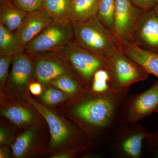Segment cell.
Wrapping results in <instances>:
<instances>
[{
	"instance_id": "obj_1",
	"label": "cell",
	"mask_w": 158,
	"mask_h": 158,
	"mask_svg": "<svg viewBox=\"0 0 158 158\" xmlns=\"http://www.w3.org/2000/svg\"><path fill=\"white\" fill-rule=\"evenodd\" d=\"M129 90L97 93L85 88L78 96L55 108L83 130L93 149L106 145L118 124L120 107Z\"/></svg>"
},
{
	"instance_id": "obj_2",
	"label": "cell",
	"mask_w": 158,
	"mask_h": 158,
	"mask_svg": "<svg viewBox=\"0 0 158 158\" xmlns=\"http://www.w3.org/2000/svg\"><path fill=\"white\" fill-rule=\"evenodd\" d=\"M27 101L37 109L48 126L50 139L46 154L50 155L60 150L74 147L88 146L90 148L88 137L83 130L70 119L69 121L56 108L46 106L31 94Z\"/></svg>"
},
{
	"instance_id": "obj_3",
	"label": "cell",
	"mask_w": 158,
	"mask_h": 158,
	"mask_svg": "<svg viewBox=\"0 0 158 158\" xmlns=\"http://www.w3.org/2000/svg\"><path fill=\"white\" fill-rule=\"evenodd\" d=\"M73 23L75 42L81 47L104 58L120 49L121 40L100 21L97 15Z\"/></svg>"
},
{
	"instance_id": "obj_4",
	"label": "cell",
	"mask_w": 158,
	"mask_h": 158,
	"mask_svg": "<svg viewBox=\"0 0 158 158\" xmlns=\"http://www.w3.org/2000/svg\"><path fill=\"white\" fill-rule=\"evenodd\" d=\"M148 132L141 123H119L108 139L106 145L114 157L141 158Z\"/></svg>"
},
{
	"instance_id": "obj_5",
	"label": "cell",
	"mask_w": 158,
	"mask_h": 158,
	"mask_svg": "<svg viewBox=\"0 0 158 158\" xmlns=\"http://www.w3.org/2000/svg\"><path fill=\"white\" fill-rule=\"evenodd\" d=\"M105 59L113 90H129L132 84L145 81L149 76L143 67L120 49Z\"/></svg>"
},
{
	"instance_id": "obj_6",
	"label": "cell",
	"mask_w": 158,
	"mask_h": 158,
	"mask_svg": "<svg viewBox=\"0 0 158 158\" xmlns=\"http://www.w3.org/2000/svg\"><path fill=\"white\" fill-rule=\"evenodd\" d=\"M35 81V66L31 55L25 52L16 54L12 57L11 70L3 94L27 101L31 94L30 85Z\"/></svg>"
},
{
	"instance_id": "obj_7",
	"label": "cell",
	"mask_w": 158,
	"mask_h": 158,
	"mask_svg": "<svg viewBox=\"0 0 158 158\" xmlns=\"http://www.w3.org/2000/svg\"><path fill=\"white\" fill-rule=\"evenodd\" d=\"M75 41L73 23L53 21L35 39L26 46L25 52L32 55L56 52Z\"/></svg>"
},
{
	"instance_id": "obj_8",
	"label": "cell",
	"mask_w": 158,
	"mask_h": 158,
	"mask_svg": "<svg viewBox=\"0 0 158 158\" xmlns=\"http://www.w3.org/2000/svg\"><path fill=\"white\" fill-rule=\"evenodd\" d=\"M56 52L69 63L85 88L90 86L97 71L106 66L105 58L81 47L75 41Z\"/></svg>"
},
{
	"instance_id": "obj_9",
	"label": "cell",
	"mask_w": 158,
	"mask_h": 158,
	"mask_svg": "<svg viewBox=\"0 0 158 158\" xmlns=\"http://www.w3.org/2000/svg\"><path fill=\"white\" fill-rule=\"evenodd\" d=\"M158 107V81L142 93L127 96L120 107L118 124L137 123Z\"/></svg>"
},
{
	"instance_id": "obj_10",
	"label": "cell",
	"mask_w": 158,
	"mask_h": 158,
	"mask_svg": "<svg viewBox=\"0 0 158 158\" xmlns=\"http://www.w3.org/2000/svg\"><path fill=\"white\" fill-rule=\"evenodd\" d=\"M30 55L35 66L36 81L41 83L43 87L52 80L62 76H70L81 82L73 69L59 52Z\"/></svg>"
},
{
	"instance_id": "obj_11",
	"label": "cell",
	"mask_w": 158,
	"mask_h": 158,
	"mask_svg": "<svg viewBox=\"0 0 158 158\" xmlns=\"http://www.w3.org/2000/svg\"><path fill=\"white\" fill-rule=\"evenodd\" d=\"M0 114L18 129L22 130L34 125L42 123V116L27 101L0 94Z\"/></svg>"
},
{
	"instance_id": "obj_12",
	"label": "cell",
	"mask_w": 158,
	"mask_h": 158,
	"mask_svg": "<svg viewBox=\"0 0 158 158\" xmlns=\"http://www.w3.org/2000/svg\"><path fill=\"white\" fill-rule=\"evenodd\" d=\"M44 123L22 130L10 145L13 157H40L46 154L48 144L46 142Z\"/></svg>"
},
{
	"instance_id": "obj_13",
	"label": "cell",
	"mask_w": 158,
	"mask_h": 158,
	"mask_svg": "<svg viewBox=\"0 0 158 158\" xmlns=\"http://www.w3.org/2000/svg\"><path fill=\"white\" fill-rule=\"evenodd\" d=\"M131 42L144 49L158 53V13L155 9L141 11Z\"/></svg>"
},
{
	"instance_id": "obj_14",
	"label": "cell",
	"mask_w": 158,
	"mask_h": 158,
	"mask_svg": "<svg viewBox=\"0 0 158 158\" xmlns=\"http://www.w3.org/2000/svg\"><path fill=\"white\" fill-rule=\"evenodd\" d=\"M114 33L121 41H132L136 23L142 10L131 0H115Z\"/></svg>"
},
{
	"instance_id": "obj_15",
	"label": "cell",
	"mask_w": 158,
	"mask_h": 158,
	"mask_svg": "<svg viewBox=\"0 0 158 158\" xmlns=\"http://www.w3.org/2000/svg\"><path fill=\"white\" fill-rule=\"evenodd\" d=\"M53 21L44 8L29 12L15 34L23 44L27 46Z\"/></svg>"
},
{
	"instance_id": "obj_16",
	"label": "cell",
	"mask_w": 158,
	"mask_h": 158,
	"mask_svg": "<svg viewBox=\"0 0 158 158\" xmlns=\"http://www.w3.org/2000/svg\"><path fill=\"white\" fill-rule=\"evenodd\" d=\"M120 49L148 73L158 78V53L144 49L135 43L128 41H122Z\"/></svg>"
},
{
	"instance_id": "obj_17",
	"label": "cell",
	"mask_w": 158,
	"mask_h": 158,
	"mask_svg": "<svg viewBox=\"0 0 158 158\" xmlns=\"http://www.w3.org/2000/svg\"><path fill=\"white\" fill-rule=\"evenodd\" d=\"M27 14L15 6L11 1L0 2V22L11 32H15Z\"/></svg>"
},
{
	"instance_id": "obj_18",
	"label": "cell",
	"mask_w": 158,
	"mask_h": 158,
	"mask_svg": "<svg viewBox=\"0 0 158 158\" xmlns=\"http://www.w3.org/2000/svg\"><path fill=\"white\" fill-rule=\"evenodd\" d=\"M100 0H72L69 18L71 21L87 20L96 15Z\"/></svg>"
},
{
	"instance_id": "obj_19",
	"label": "cell",
	"mask_w": 158,
	"mask_h": 158,
	"mask_svg": "<svg viewBox=\"0 0 158 158\" xmlns=\"http://www.w3.org/2000/svg\"><path fill=\"white\" fill-rule=\"evenodd\" d=\"M26 46L23 44L11 32L0 22V55L14 56L23 52Z\"/></svg>"
},
{
	"instance_id": "obj_20",
	"label": "cell",
	"mask_w": 158,
	"mask_h": 158,
	"mask_svg": "<svg viewBox=\"0 0 158 158\" xmlns=\"http://www.w3.org/2000/svg\"><path fill=\"white\" fill-rule=\"evenodd\" d=\"M50 85L58 88L68 94L72 99L84 92L85 88L81 83L73 77L65 75L52 80L46 85Z\"/></svg>"
},
{
	"instance_id": "obj_21",
	"label": "cell",
	"mask_w": 158,
	"mask_h": 158,
	"mask_svg": "<svg viewBox=\"0 0 158 158\" xmlns=\"http://www.w3.org/2000/svg\"><path fill=\"white\" fill-rule=\"evenodd\" d=\"M72 0H44V9L55 21H66L69 18Z\"/></svg>"
},
{
	"instance_id": "obj_22",
	"label": "cell",
	"mask_w": 158,
	"mask_h": 158,
	"mask_svg": "<svg viewBox=\"0 0 158 158\" xmlns=\"http://www.w3.org/2000/svg\"><path fill=\"white\" fill-rule=\"evenodd\" d=\"M41 104L46 106L56 107L60 104L72 99L62 90L50 85L44 87L42 94L40 96Z\"/></svg>"
},
{
	"instance_id": "obj_23",
	"label": "cell",
	"mask_w": 158,
	"mask_h": 158,
	"mask_svg": "<svg viewBox=\"0 0 158 158\" xmlns=\"http://www.w3.org/2000/svg\"><path fill=\"white\" fill-rule=\"evenodd\" d=\"M87 89L97 93H106L113 90L110 75L106 68L100 69L97 71L90 86Z\"/></svg>"
},
{
	"instance_id": "obj_24",
	"label": "cell",
	"mask_w": 158,
	"mask_h": 158,
	"mask_svg": "<svg viewBox=\"0 0 158 158\" xmlns=\"http://www.w3.org/2000/svg\"><path fill=\"white\" fill-rule=\"evenodd\" d=\"M115 0H100L97 16L108 29L114 32Z\"/></svg>"
},
{
	"instance_id": "obj_25",
	"label": "cell",
	"mask_w": 158,
	"mask_h": 158,
	"mask_svg": "<svg viewBox=\"0 0 158 158\" xmlns=\"http://www.w3.org/2000/svg\"><path fill=\"white\" fill-rule=\"evenodd\" d=\"M158 158V130L154 133H148L143 146V156Z\"/></svg>"
},
{
	"instance_id": "obj_26",
	"label": "cell",
	"mask_w": 158,
	"mask_h": 158,
	"mask_svg": "<svg viewBox=\"0 0 158 158\" xmlns=\"http://www.w3.org/2000/svg\"><path fill=\"white\" fill-rule=\"evenodd\" d=\"M88 146L66 148L58 151L49 156L50 158H73L82 156L90 151Z\"/></svg>"
},
{
	"instance_id": "obj_27",
	"label": "cell",
	"mask_w": 158,
	"mask_h": 158,
	"mask_svg": "<svg viewBox=\"0 0 158 158\" xmlns=\"http://www.w3.org/2000/svg\"><path fill=\"white\" fill-rule=\"evenodd\" d=\"M12 57L11 55H0V94L4 93Z\"/></svg>"
},
{
	"instance_id": "obj_28",
	"label": "cell",
	"mask_w": 158,
	"mask_h": 158,
	"mask_svg": "<svg viewBox=\"0 0 158 158\" xmlns=\"http://www.w3.org/2000/svg\"><path fill=\"white\" fill-rule=\"evenodd\" d=\"M13 4L21 10L33 12L44 8V0H11Z\"/></svg>"
},
{
	"instance_id": "obj_29",
	"label": "cell",
	"mask_w": 158,
	"mask_h": 158,
	"mask_svg": "<svg viewBox=\"0 0 158 158\" xmlns=\"http://www.w3.org/2000/svg\"><path fill=\"white\" fill-rule=\"evenodd\" d=\"M18 129L15 126L9 127L1 123L0 127V146L7 145L10 146L11 142L17 135L16 132Z\"/></svg>"
},
{
	"instance_id": "obj_30",
	"label": "cell",
	"mask_w": 158,
	"mask_h": 158,
	"mask_svg": "<svg viewBox=\"0 0 158 158\" xmlns=\"http://www.w3.org/2000/svg\"><path fill=\"white\" fill-rule=\"evenodd\" d=\"M133 5L143 11H148L158 6V0H131Z\"/></svg>"
},
{
	"instance_id": "obj_31",
	"label": "cell",
	"mask_w": 158,
	"mask_h": 158,
	"mask_svg": "<svg viewBox=\"0 0 158 158\" xmlns=\"http://www.w3.org/2000/svg\"><path fill=\"white\" fill-rule=\"evenodd\" d=\"M30 93L34 96L40 97L42 94L44 87L40 82L35 81L31 84L30 86Z\"/></svg>"
},
{
	"instance_id": "obj_32",
	"label": "cell",
	"mask_w": 158,
	"mask_h": 158,
	"mask_svg": "<svg viewBox=\"0 0 158 158\" xmlns=\"http://www.w3.org/2000/svg\"><path fill=\"white\" fill-rule=\"evenodd\" d=\"M13 158L11 149L9 146L3 145L0 147V158Z\"/></svg>"
},
{
	"instance_id": "obj_33",
	"label": "cell",
	"mask_w": 158,
	"mask_h": 158,
	"mask_svg": "<svg viewBox=\"0 0 158 158\" xmlns=\"http://www.w3.org/2000/svg\"><path fill=\"white\" fill-rule=\"evenodd\" d=\"M155 10L158 13V6L156 7L155 9Z\"/></svg>"
},
{
	"instance_id": "obj_34",
	"label": "cell",
	"mask_w": 158,
	"mask_h": 158,
	"mask_svg": "<svg viewBox=\"0 0 158 158\" xmlns=\"http://www.w3.org/2000/svg\"><path fill=\"white\" fill-rule=\"evenodd\" d=\"M5 1H11V0H0V2H5Z\"/></svg>"
},
{
	"instance_id": "obj_35",
	"label": "cell",
	"mask_w": 158,
	"mask_h": 158,
	"mask_svg": "<svg viewBox=\"0 0 158 158\" xmlns=\"http://www.w3.org/2000/svg\"><path fill=\"white\" fill-rule=\"evenodd\" d=\"M156 113H158V107L157 109H156Z\"/></svg>"
}]
</instances>
